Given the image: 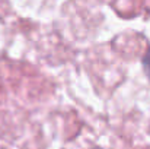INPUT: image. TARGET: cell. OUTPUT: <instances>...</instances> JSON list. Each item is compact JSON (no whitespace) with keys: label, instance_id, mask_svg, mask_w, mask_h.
Masks as SVG:
<instances>
[{"label":"cell","instance_id":"cell-1","mask_svg":"<svg viewBox=\"0 0 150 149\" xmlns=\"http://www.w3.org/2000/svg\"><path fill=\"white\" fill-rule=\"evenodd\" d=\"M143 66H144V72H146L147 78L150 79V48L147 50V53H146V56L143 58Z\"/></svg>","mask_w":150,"mask_h":149}]
</instances>
